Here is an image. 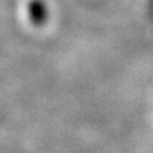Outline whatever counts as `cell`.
Returning <instances> with one entry per match:
<instances>
[{
    "instance_id": "cell-1",
    "label": "cell",
    "mask_w": 153,
    "mask_h": 153,
    "mask_svg": "<svg viewBox=\"0 0 153 153\" xmlns=\"http://www.w3.org/2000/svg\"><path fill=\"white\" fill-rule=\"evenodd\" d=\"M28 17L36 26H43L48 20V9L43 0H31L28 3Z\"/></svg>"
}]
</instances>
